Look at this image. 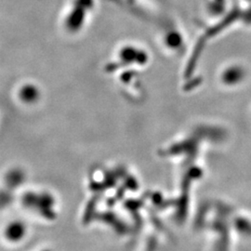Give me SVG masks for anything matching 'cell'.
I'll use <instances>...</instances> for the list:
<instances>
[{"label": "cell", "instance_id": "6da1fadb", "mask_svg": "<svg viewBox=\"0 0 251 251\" xmlns=\"http://www.w3.org/2000/svg\"><path fill=\"white\" fill-rule=\"evenodd\" d=\"M22 232H23V230H22L21 226H19L18 225H13L12 227L9 228V235L16 239L17 237H19L22 234Z\"/></svg>", "mask_w": 251, "mask_h": 251}, {"label": "cell", "instance_id": "7a4b0ae2", "mask_svg": "<svg viewBox=\"0 0 251 251\" xmlns=\"http://www.w3.org/2000/svg\"><path fill=\"white\" fill-rule=\"evenodd\" d=\"M23 96L25 100H33L34 98H36V90L33 88H27L25 89L23 91Z\"/></svg>", "mask_w": 251, "mask_h": 251}]
</instances>
